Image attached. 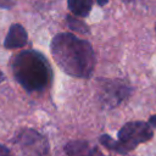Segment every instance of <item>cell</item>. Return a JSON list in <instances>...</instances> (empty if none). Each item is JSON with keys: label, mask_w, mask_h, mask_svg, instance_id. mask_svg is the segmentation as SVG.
I'll return each mask as SVG.
<instances>
[{"label": "cell", "mask_w": 156, "mask_h": 156, "mask_svg": "<svg viewBox=\"0 0 156 156\" xmlns=\"http://www.w3.org/2000/svg\"><path fill=\"white\" fill-rule=\"evenodd\" d=\"M67 5L76 17H87L91 10L93 0H67Z\"/></svg>", "instance_id": "obj_7"}, {"label": "cell", "mask_w": 156, "mask_h": 156, "mask_svg": "<svg viewBox=\"0 0 156 156\" xmlns=\"http://www.w3.org/2000/svg\"><path fill=\"white\" fill-rule=\"evenodd\" d=\"M0 6H2V7H5V5H4V2L0 0Z\"/></svg>", "instance_id": "obj_16"}, {"label": "cell", "mask_w": 156, "mask_h": 156, "mask_svg": "<svg viewBox=\"0 0 156 156\" xmlns=\"http://www.w3.org/2000/svg\"><path fill=\"white\" fill-rule=\"evenodd\" d=\"M154 132L149 123L143 121H133L126 123L118 132V140L129 151L134 150L139 144L149 141Z\"/></svg>", "instance_id": "obj_4"}, {"label": "cell", "mask_w": 156, "mask_h": 156, "mask_svg": "<svg viewBox=\"0 0 156 156\" xmlns=\"http://www.w3.org/2000/svg\"><path fill=\"white\" fill-rule=\"evenodd\" d=\"M67 23H68V27L76 32V33H79V34H87L89 33V27L83 22V21H79L78 17H73V16H67Z\"/></svg>", "instance_id": "obj_9"}, {"label": "cell", "mask_w": 156, "mask_h": 156, "mask_svg": "<svg viewBox=\"0 0 156 156\" xmlns=\"http://www.w3.org/2000/svg\"><path fill=\"white\" fill-rule=\"evenodd\" d=\"M99 141L107 149V150H111V151H115V152H119V154H127L128 152V150L123 146V144L118 140H115V139H112L110 135H107V134H102V135H100V138H99Z\"/></svg>", "instance_id": "obj_8"}, {"label": "cell", "mask_w": 156, "mask_h": 156, "mask_svg": "<svg viewBox=\"0 0 156 156\" xmlns=\"http://www.w3.org/2000/svg\"><path fill=\"white\" fill-rule=\"evenodd\" d=\"M0 156H12V155L7 147H5L4 145L0 144Z\"/></svg>", "instance_id": "obj_10"}, {"label": "cell", "mask_w": 156, "mask_h": 156, "mask_svg": "<svg viewBox=\"0 0 156 156\" xmlns=\"http://www.w3.org/2000/svg\"><path fill=\"white\" fill-rule=\"evenodd\" d=\"M4 80V74H2V72L0 71V82H2Z\"/></svg>", "instance_id": "obj_14"}, {"label": "cell", "mask_w": 156, "mask_h": 156, "mask_svg": "<svg viewBox=\"0 0 156 156\" xmlns=\"http://www.w3.org/2000/svg\"><path fill=\"white\" fill-rule=\"evenodd\" d=\"M129 93H130V89L128 84H126L124 82L107 80L106 83H104L102 88L100 89V98L106 106L113 107L121 104L123 100H126Z\"/></svg>", "instance_id": "obj_5"}, {"label": "cell", "mask_w": 156, "mask_h": 156, "mask_svg": "<svg viewBox=\"0 0 156 156\" xmlns=\"http://www.w3.org/2000/svg\"><path fill=\"white\" fill-rule=\"evenodd\" d=\"M21 156H48V140L34 129H23L13 139Z\"/></svg>", "instance_id": "obj_3"}, {"label": "cell", "mask_w": 156, "mask_h": 156, "mask_svg": "<svg viewBox=\"0 0 156 156\" xmlns=\"http://www.w3.org/2000/svg\"><path fill=\"white\" fill-rule=\"evenodd\" d=\"M15 79L29 93L43 91L51 82V68L45 56L34 50L17 54L12 61Z\"/></svg>", "instance_id": "obj_2"}, {"label": "cell", "mask_w": 156, "mask_h": 156, "mask_svg": "<svg viewBox=\"0 0 156 156\" xmlns=\"http://www.w3.org/2000/svg\"><path fill=\"white\" fill-rule=\"evenodd\" d=\"M149 122H150V124H151L152 127H155V128H156V115L151 116V117H150V119H149Z\"/></svg>", "instance_id": "obj_11"}, {"label": "cell", "mask_w": 156, "mask_h": 156, "mask_svg": "<svg viewBox=\"0 0 156 156\" xmlns=\"http://www.w3.org/2000/svg\"><path fill=\"white\" fill-rule=\"evenodd\" d=\"M99 154H100V152H98V150H96V149H94V150H93L90 154L84 155V156H99Z\"/></svg>", "instance_id": "obj_12"}, {"label": "cell", "mask_w": 156, "mask_h": 156, "mask_svg": "<svg viewBox=\"0 0 156 156\" xmlns=\"http://www.w3.org/2000/svg\"><path fill=\"white\" fill-rule=\"evenodd\" d=\"M96 1H98V4H99L100 6H104V5H105V4H106L108 0H96Z\"/></svg>", "instance_id": "obj_13"}, {"label": "cell", "mask_w": 156, "mask_h": 156, "mask_svg": "<svg viewBox=\"0 0 156 156\" xmlns=\"http://www.w3.org/2000/svg\"><path fill=\"white\" fill-rule=\"evenodd\" d=\"M155 30H156V23H155Z\"/></svg>", "instance_id": "obj_17"}, {"label": "cell", "mask_w": 156, "mask_h": 156, "mask_svg": "<svg viewBox=\"0 0 156 156\" xmlns=\"http://www.w3.org/2000/svg\"><path fill=\"white\" fill-rule=\"evenodd\" d=\"M51 54L58 67L68 76L88 78L95 67V54L89 41L71 33H60L51 40Z\"/></svg>", "instance_id": "obj_1"}, {"label": "cell", "mask_w": 156, "mask_h": 156, "mask_svg": "<svg viewBox=\"0 0 156 156\" xmlns=\"http://www.w3.org/2000/svg\"><path fill=\"white\" fill-rule=\"evenodd\" d=\"M27 41H28V35L26 29L21 24L15 23L9 29V33L4 40V46L6 49H17L24 46Z\"/></svg>", "instance_id": "obj_6"}, {"label": "cell", "mask_w": 156, "mask_h": 156, "mask_svg": "<svg viewBox=\"0 0 156 156\" xmlns=\"http://www.w3.org/2000/svg\"><path fill=\"white\" fill-rule=\"evenodd\" d=\"M123 2H133V1H136V0H122Z\"/></svg>", "instance_id": "obj_15"}, {"label": "cell", "mask_w": 156, "mask_h": 156, "mask_svg": "<svg viewBox=\"0 0 156 156\" xmlns=\"http://www.w3.org/2000/svg\"><path fill=\"white\" fill-rule=\"evenodd\" d=\"M100 156H104V155H101V154H100Z\"/></svg>", "instance_id": "obj_18"}]
</instances>
